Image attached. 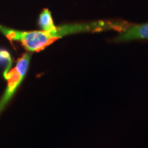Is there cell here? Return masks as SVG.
<instances>
[{
    "instance_id": "obj_3",
    "label": "cell",
    "mask_w": 148,
    "mask_h": 148,
    "mask_svg": "<svg viewBox=\"0 0 148 148\" xmlns=\"http://www.w3.org/2000/svg\"><path fill=\"white\" fill-rule=\"evenodd\" d=\"M148 39V23L129 26L115 38L116 42Z\"/></svg>"
},
{
    "instance_id": "obj_1",
    "label": "cell",
    "mask_w": 148,
    "mask_h": 148,
    "mask_svg": "<svg viewBox=\"0 0 148 148\" xmlns=\"http://www.w3.org/2000/svg\"><path fill=\"white\" fill-rule=\"evenodd\" d=\"M95 23L83 24H69L56 27L54 30L47 31H18L0 25V32L11 42L18 41L29 51L35 52L43 50L53 42L66 35L79 32H95Z\"/></svg>"
},
{
    "instance_id": "obj_2",
    "label": "cell",
    "mask_w": 148,
    "mask_h": 148,
    "mask_svg": "<svg viewBox=\"0 0 148 148\" xmlns=\"http://www.w3.org/2000/svg\"><path fill=\"white\" fill-rule=\"evenodd\" d=\"M29 60L30 55L27 53H24L18 60L16 65L14 69L10 70L11 62L7 66V69L4 72V77L8 80V85L3 97L0 100V113L23 79L28 69Z\"/></svg>"
},
{
    "instance_id": "obj_4",
    "label": "cell",
    "mask_w": 148,
    "mask_h": 148,
    "mask_svg": "<svg viewBox=\"0 0 148 148\" xmlns=\"http://www.w3.org/2000/svg\"><path fill=\"white\" fill-rule=\"evenodd\" d=\"M38 25L41 28V30L47 31V32L54 30L56 29V26L53 23L51 12L48 9H43L41 13L40 14L39 18H38Z\"/></svg>"
}]
</instances>
